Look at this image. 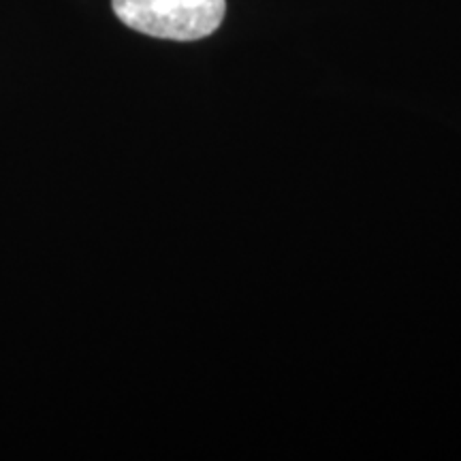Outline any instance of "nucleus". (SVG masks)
I'll list each match as a JSON object with an SVG mask.
<instances>
[{
  "label": "nucleus",
  "mask_w": 461,
  "mask_h": 461,
  "mask_svg": "<svg viewBox=\"0 0 461 461\" xmlns=\"http://www.w3.org/2000/svg\"><path fill=\"white\" fill-rule=\"evenodd\" d=\"M124 26L169 41L210 37L224 17V0H112Z\"/></svg>",
  "instance_id": "nucleus-1"
}]
</instances>
